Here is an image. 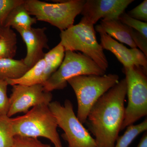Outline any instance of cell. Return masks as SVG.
<instances>
[{
	"mask_svg": "<svg viewBox=\"0 0 147 147\" xmlns=\"http://www.w3.org/2000/svg\"><path fill=\"white\" fill-rule=\"evenodd\" d=\"M45 27L18 29L16 30L22 37L26 46L27 53L23 59L24 63L31 68L44 58V49H49Z\"/></svg>",
	"mask_w": 147,
	"mask_h": 147,
	"instance_id": "cell-11",
	"label": "cell"
},
{
	"mask_svg": "<svg viewBox=\"0 0 147 147\" xmlns=\"http://www.w3.org/2000/svg\"><path fill=\"white\" fill-rule=\"evenodd\" d=\"M37 19L32 17L24 5V3L17 5L9 14L4 27H9L17 30L28 29L36 23Z\"/></svg>",
	"mask_w": 147,
	"mask_h": 147,
	"instance_id": "cell-14",
	"label": "cell"
},
{
	"mask_svg": "<svg viewBox=\"0 0 147 147\" xmlns=\"http://www.w3.org/2000/svg\"><path fill=\"white\" fill-rule=\"evenodd\" d=\"M12 86L7 114L9 117L18 113L26 114L30 108L43 104L49 105L52 102L53 94L51 92L45 90L43 84L15 85Z\"/></svg>",
	"mask_w": 147,
	"mask_h": 147,
	"instance_id": "cell-9",
	"label": "cell"
},
{
	"mask_svg": "<svg viewBox=\"0 0 147 147\" xmlns=\"http://www.w3.org/2000/svg\"><path fill=\"white\" fill-rule=\"evenodd\" d=\"M105 74L104 70L86 55L67 51L59 67L43 85L45 91L51 92L55 90L63 89L67 86L69 79L75 76H102Z\"/></svg>",
	"mask_w": 147,
	"mask_h": 147,
	"instance_id": "cell-7",
	"label": "cell"
},
{
	"mask_svg": "<svg viewBox=\"0 0 147 147\" xmlns=\"http://www.w3.org/2000/svg\"><path fill=\"white\" fill-rule=\"evenodd\" d=\"M99 33L102 49L113 53L123 67L139 66L147 71V57L139 49H129L105 33Z\"/></svg>",
	"mask_w": 147,
	"mask_h": 147,
	"instance_id": "cell-12",
	"label": "cell"
},
{
	"mask_svg": "<svg viewBox=\"0 0 147 147\" xmlns=\"http://www.w3.org/2000/svg\"><path fill=\"white\" fill-rule=\"evenodd\" d=\"M137 147H147V132L146 131L143 135Z\"/></svg>",
	"mask_w": 147,
	"mask_h": 147,
	"instance_id": "cell-27",
	"label": "cell"
},
{
	"mask_svg": "<svg viewBox=\"0 0 147 147\" xmlns=\"http://www.w3.org/2000/svg\"><path fill=\"white\" fill-rule=\"evenodd\" d=\"M127 95L125 79L119 81L95 103L86 124L97 147H114L125 117Z\"/></svg>",
	"mask_w": 147,
	"mask_h": 147,
	"instance_id": "cell-1",
	"label": "cell"
},
{
	"mask_svg": "<svg viewBox=\"0 0 147 147\" xmlns=\"http://www.w3.org/2000/svg\"><path fill=\"white\" fill-rule=\"evenodd\" d=\"M61 44L65 51H79L94 61L106 71L108 62L103 49L98 43L94 25L82 21L61 31Z\"/></svg>",
	"mask_w": 147,
	"mask_h": 147,
	"instance_id": "cell-4",
	"label": "cell"
},
{
	"mask_svg": "<svg viewBox=\"0 0 147 147\" xmlns=\"http://www.w3.org/2000/svg\"><path fill=\"white\" fill-rule=\"evenodd\" d=\"M118 19L123 24L139 32L147 37V22L139 21L129 16L124 11L119 16Z\"/></svg>",
	"mask_w": 147,
	"mask_h": 147,
	"instance_id": "cell-21",
	"label": "cell"
},
{
	"mask_svg": "<svg viewBox=\"0 0 147 147\" xmlns=\"http://www.w3.org/2000/svg\"><path fill=\"white\" fill-rule=\"evenodd\" d=\"M1 28H0V30H1Z\"/></svg>",
	"mask_w": 147,
	"mask_h": 147,
	"instance_id": "cell-28",
	"label": "cell"
},
{
	"mask_svg": "<svg viewBox=\"0 0 147 147\" xmlns=\"http://www.w3.org/2000/svg\"><path fill=\"white\" fill-rule=\"evenodd\" d=\"M129 16L134 19L147 22V1L144 0L141 4L127 13Z\"/></svg>",
	"mask_w": 147,
	"mask_h": 147,
	"instance_id": "cell-25",
	"label": "cell"
},
{
	"mask_svg": "<svg viewBox=\"0 0 147 147\" xmlns=\"http://www.w3.org/2000/svg\"><path fill=\"white\" fill-rule=\"evenodd\" d=\"M14 138L11 118L7 115L0 116V147H11Z\"/></svg>",
	"mask_w": 147,
	"mask_h": 147,
	"instance_id": "cell-20",
	"label": "cell"
},
{
	"mask_svg": "<svg viewBox=\"0 0 147 147\" xmlns=\"http://www.w3.org/2000/svg\"><path fill=\"white\" fill-rule=\"evenodd\" d=\"M58 127L63 130L62 137L68 143L69 147H97L94 139L78 119L70 100H66L64 105L57 101L49 105Z\"/></svg>",
	"mask_w": 147,
	"mask_h": 147,
	"instance_id": "cell-8",
	"label": "cell"
},
{
	"mask_svg": "<svg viewBox=\"0 0 147 147\" xmlns=\"http://www.w3.org/2000/svg\"><path fill=\"white\" fill-rule=\"evenodd\" d=\"M11 122L14 137H44L50 140L55 147H63L57 130V120L49 105L35 106L24 115L11 118Z\"/></svg>",
	"mask_w": 147,
	"mask_h": 147,
	"instance_id": "cell-2",
	"label": "cell"
},
{
	"mask_svg": "<svg viewBox=\"0 0 147 147\" xmlns=\"http://www.w3.org/2000/svg\"><path fill=\"white\" fill-rule=\"evenodd\" d=\"M11 147H51L47 144H43L37 138L22 137L16 135L14 137L13 144Z\"/></svg>",
	"mask_w": 147,
	"mask_h": 147,
	"instance_id": "cell-23",
	"label": "cell"
},
{
	"mask_svg": "<svg viewBox=\"0 0 147 147\" xmlns=\"http://www.w3.org/2000/svg\"><path fill=\"white\" fill-rule=\"evenodd\" d=\"M126 128L123 135L118 137L114 147H128L139 134L147 131V119L140 123L135 125H131Z\"/></svg>",
	"mask_w": 147,
	"mask_h": 147,
	"instance_id": "cell-19",
	"label": "cell"
},
{
	"mask_svg": "<svg viewBox=\"0 0 147 147\" xmlns=\"http://www.w3.org/2000/svg\"><path fill=\"white\" fill-rule=\"evenodd\" d=\"M133 0H87L81 14V21L94 25L101 18L118 19Z\"/></svg>",
	"mask_w": 147,
	"mask_h": 147,
	"instance_id": "cell-10",
	"label": "cell"
},
{
	"mask_svg": "<svg viewBox=\"0 0 147 147\" xmlns=\"http://www.w3.org/2000/svg\"><path fill=\"white\" fill-rule=\"evenodd\" d=\"M128 103L121 130L147 115V70L139 66L123 67Z\"/></svg>",
	"mask_w": 147,
	"mask_h": 147,
	"instance_id": "cell-6",
	"label": "cell"
},
{
	"mask_svg": "<svg viewBox=\"0 0 147 147\" xmlns=\"http://www.w3.org/2000/svg\"><path fill=\"white\" fill-rule=\"evenodd\" d=\"M84 0H69L52 3L38 0H24V5L30 15L37 21H44L61 31L74 25L75 18L81 13Z\"/></svg>",
	"mask_w": 147,
	"mask_h": 147,
	"instance_id": "cell-5",
	"label": "cell"
},
{
	"mask_svg": "<svg viewBox=\"0 0 147 147\" xmlns=\"http://www.w3.org/2000/svg\"><path fill=\"white\" fill-rule=\"evenodd\" d=\"M16 34L9 27L0 30V59H13L16 55L17 47Z\"/></svg>",
	"mask_w": 147,
	"mask_h": 147,
	"instance_id": "cell-16",
	"label": "cell"
},
{
	"mask_svg": "<svg viewBox=\"0 0 147 147\" xmlns=\"http://www.w3.org/2000/svg\"><path fill=\"white\" fill-rule=\"evenodd\" d=\"M65 55L64 48L59 43L47 53L44 59L45 67L42 77V84L57 70L62 63Z\"/></svg>",
	"mask_w": 147,
	"mask_h": 147,
	"instance_id": "cell-17",
	"label": "cell"
},
{
	"mask_svg": "<svg viewBox=\"0 0 147 147\" xmlns=\"http://www.w3.org/2000/svg\"><path fill=\"white\" fill-rule=\"evenodd\" d=\"M131 28L123 24L119 19H102L95 29L98 32L105 33L131 48H137L131 38Z\"/></svg>",
	"mask_w": 147,
	"mask_h": 147,
	"instance_id": "cell-13",
	"label": "cell"
},
{
	"mask_svg": "<svg viewBox=\"0 0 147 147\" xmlns=\"http://www.w3.org/2000/svg\"><path fill=\"white\" fill-rule=\"evenodd\" d=\"M45 67L44 58L40 60L21 78L14 80H6L8 85H15L31 86L35 84H42V76Z\"/></svg>",
	"mask_w": 147,
	"mask_h": 147,
	"instance_id": "cell-18",
	"label": "cell"
},
{
	"mask_svg": "<svg viewBox=\"0 0 147 147\" xmlns=\"http://www.w3.org/2000/svg\"><path fill=\"white\" fill-rule=\"evenodd\" d=\"M6 80L0 79V116H7L9 108V98L7 95V86Z\"/></svg>",
	"mask_w": 147,
	"mask_h": 147,
	"instance_id": "cell-24",
	"label": "cell"
},
{
	"mask_svg": "<svg viewBox=\"0 0 147 147\" xmlns=\"http://www.w3.org/2000/svg\"><path fill=\"white\" fill-rule=\"evenodd\" d=\"M131 36L137 47L147 57V37L132 28Z\"/></svg>",
	"mask_w": 147,
	"mask_h": 147,
	"instance_id": "cell-26",
	"label": "cell"
},
{
	"mask_svg": "<svg viewBox=\"0 0 147 147\" xmlns=\"http://www.w3.org/2000/svg\"><path fill=\"white\" fill-rule=\"evenodd\" d=\"M30 69L24 63L23 59H0V79H19Z\"/></svg>",
	"mask_w": 147,
	"mask_h": 147,
	"instance_id": "cell-15",
	"label": "cell"
},
{
	"mask_svg": "<svg viewBox=\"0 0 147 147\" xmlns=\"http://www.w3.org/2000/svg\"><path fill=\"white\" fill-rule=\"evenodd\" d=\"M24 2V0H0V28L4 26L6 20L11 10Z\"/></svg>",
	"mask_w": 147,
	"mask_h": 147,
	"instance_id": "cell-22",
	"label": "cell"
},
{
	"mask_svg": "<svg viewBox=\"0 0 147 147\" xmlns=\"http://www.w3.org/2000/svg\"><path fill=\"white\" fill-rule=\"evenodd\" d=\"M118 75L113 74L102 76L90 75L75 76L69 79L78 103L77 117L85 123L92 106L101 96L119 82Z\"/></svg>",
	"mask_w": 147,
	"mask_h": 147,
	"instance_id": "cell-3",
	"label": "cell"
}]
</instances>
